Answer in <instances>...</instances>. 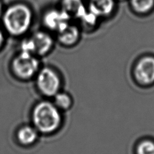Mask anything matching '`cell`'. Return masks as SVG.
<instances>
[{
	"label": "cell",
	"mask_w": 154,
	"mask_h": 154,
	"mask_svg": "<svg viewBox=\"0 0 154 154\" xmlns=\"http://www.w3.org/2000/svg\"><path fill=\"white\" fill-rule=\"evenodd\" d=\"M118 1H125V0H118Z\"/></svg>",
	"instance_id": "e0dca14e"
},
{
	"label": "cell",
	"mask_w": 154,
	"mask_h": 154,
	"mask_svg": "<svg viewBox=\"0 0 154 154\" xmlns=\"http://www.w3.org/2000/svg\"><path fill=\"white\" fill-rule=\"evenodd\" d=\"M5 32L14 38L26 35L33 22V12L27 5L14 4L5 10L2 16Z\"/></svg>",
	"instance_id": "7a4b0ae2"
},
{
	"label": "cell",
	"mask_w": 154,
	"mask_h": 154,
	"mask_svg": "<svg viewBox=\"0 0 154 154\" xmlns=\"http://www.w3.org/2000/svg\"><path fill=\"white\" fill-rule=\"evenodd\" d=\"M132 10L139 14H146L154 8V0H130Z\"/></svg>",
	"instance_id": "4fadbf2b"
},
{
	"label": "cell",
	"mask_w": 154,
	"mask_h": 154,
	"mask_svg": "<svg viewBox=\"0 0 154 154\" xmlns=\"http://www.w3.org/2000/svg\"><path fill=\"white\" fill-rule=\"evenodd\" d=\"M87 6L83 0H62L61 9L65 11L70 17L79 18L86 11Z\"/></svg>",
	"instance_id": "8fae6325"
},
{
	"label": "cell",
	"mask_w": 154,
	"mask_h": 154,
	"mask_svg": "<svg viewBox=\"0 0 154 154\" xmlns=\"http://www.w3.org/2000/svg\"><path fill=\"white\" fill-rule=\"evenodd\" d=\"M2 14H3V7H2V4L0 2V18H2Z\"/></svg>",
	"instance_id": "2e32d148"
},
{
	"label": "cell",
	"mask_w": 154,
	"mask_h": 154,
	"mask_svg": "<svg viewBox=\"0 0 154 154\" xmlns=\"http://www.w3.org/2000/svg\"><path fill=\"white\" fill-rule=\"evenodd\" d=\"M33 79L39 93L47 99H52L61 90L62 79L60 74L50 66H42Z\"/></svg>",
	"instance_id": "5b68a950"
},
{
	"label": "cell",
	"mask_w": 154,
	"mask_h": 154,
	"mask_svg": "<svg viewBox=\"0 0 154 154\" xmlns=\"http://www.w3.org/2000/svg\"><path fill=\"white\" fill-rule=\"evenodd\" d=\"M4 29L0 27V51L3 49L6 44V33Z\"/></svg>",
	"instance_id": "9a60e30c"
},
{
	"label": "cell",
	"mask_w": 154,
	"mask_h": 154,
	"mask_svg": "<svg viewBox=\"0 0 154 154\" xmlns=\"http://www.w3.org/2000/svg\"><path fill=\"white\" fill-rule=\"evenodd\" d=\"M134 76L138 83L143 86L154 84V57L145 56L140 58L134 66Z\"/></svg>",
	"instance_id": "8992f818"
},
{
	"label": "cell",
	"mask_w": 154,
	"mask_h": 154,
	"mask_svg": "<svg viewBox=\"0 0 154 154\" xmlns=\"http://www.w3.org/2000/svg\"><path fill=\"white\" fill-rule=\"evenodd\" d=\"M40 134L32 124H23L18 127L15 133L18 144L24 147H29L38 141Z\"/></svg>",
	"instance_id": "ba28073f"
},
{
	"label": "cell",
	"mask_w": 154,
	"mask_h": 154,
	"mask_svg": "<svg viewBox=\"0 0 154 154\" xmlns=\"http://www.w3.org/2000/svg\"><path fill=\"white\" fill-rule=\"evenodd\" d=\"M54 46V39L46 31H36L24 38L20 44L19 51L30 53L39 58L50 54Z\"/></svg>",
	"instance_id": "277c9868"
},
{
	"label": "cell",
	"mask_w": 154,
	"mask_h": 154,
	"mask_svg": "<svg viewBox=\"0 0 154 154\" xmlns=\"http://www.w3.org/2000/svg\"><path fill=\"white\" fill-rule=\"evenodd\" d=\"M71 17L63 9H50L43 16L42 22L45 27L56 33L71 23Z\"/></svg>",
	"instance_id": "52a82bcc"
},
{
	"label": "cell",
	"mask_w": 154,
	"mask_h": 154,
	"mask_svg": "<svg viewBox=\"0 0 154 154\" xmlns=\"http://www.w3.org/2000/svg\"><path fill=\"white\" fill-rule=\"evenodd\" d=\"M52 102L61 111L69 110L73 105V99L71 95L61 90L52 97Z\"/></svg>",
	"instance_id": "7c38bea8"
},
{
	"label": "cell",
	"mask_w": 154,
	"mask_h": 154,
	"mask_svg": "<svg viewBox=\"0 0 154 154\" xmlns=\"http://www.w3.org/2000/svg\"><path fill=\"white\" fill-rule=\"evenodd\" d=\"M57 40L65 46H71L75 45L79 40L80 32L78 26L69 23L59 32L57 33Z\"/></svg>",
	"instance_id": "30bf717a"
},
{
	"label": "cell",
	"mask_w": 154,
	"mask_h": 154,
	"mask_svg": "<svg viewBox=\"0 0 154 154\" xmlns=\"http://www.w3.org/2000/svg\"><path fill=\"white\" fill-rule=\"evenodd\" d=\"M136 154H154V141L144 139L140 141L136 147Z\"/></svg>",
	"instance_id": "5bb4252c"
},
{
	"label": "cell",
	"mask_w": 154,
	"mask_h": 154,
	"mask_svg": "<svg viewBox=\"0 0 154 154\" xmlns=\"http://www.w3.org/2000/svg\"><path fill=\"white\" fill-rule=\"evenodd\" d=\"M116 0H89L88 8L99 18L107 17L113 12Z\"/></svg>",
	"instance_id": "9c48e42d"
},
{
	"label": "cell",
	"mask_w": 154,
	"mask_h": 154,
	"mask_svg": "<svg viewBox=\"0 0 154 154\" xmlns=\"http://www.w3.org/2000/svg\"><path fill=\"white\" fill-rule=\"evenodd\" d=\"M41 67L40 58L22 51L14 56L10 64L12 75L22 82L32 80Z\"/></svg>",
	"instance_id": "3957f363"
},
{
	"label": "cell",
	"mask_w": 154,
	"mask_h": 154,
	"mask_svg": "<svg viewBox=\"0 0 154 154\" xmlns=\"http://www.w3.org/2000/svg\"><path fill=\"white\" fill-rule=\"evenodd\" d=\"M31 124L40 135H51L56 133L62 126V111L56 107L52 100H39L31 109Z\"/></svg>",
	"instance_id": "6da1fadb"
}]
</instances>
